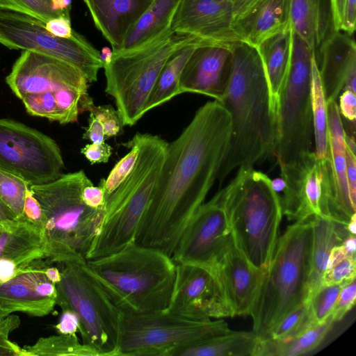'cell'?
<instances>
[{"mask_svg":"<svg viewBox=\"0 0 356 356\" xmlns=\"http://www.w3.org/2000/svg\"><path fill=\"white\" fill-rule=\"evenodd\" d=\"M231 117L217 100L195 113L168 143L162 172L134 242L171 257L187 224L204 203L227 156Z\"/></svg>","mask_w":356,"mask_h":356,"instance_id":"obj_1","label":"cell"},{"mask_svg":"<svg viewBox=\"0 0 356 356\" xmlns=\"http://www.w3.org/2000/svg\"><path fill=\"white\" fill-rule=\"evenodd\" d=\"M218 102L232 120L229 149L218 176L221 184L234 170L253 167L275 151L276 115L255 47L240 42L232 48L227 83Z\"/></svg>","mask_w":356,"mask_h":356,"instance_id":"obj_2","label":"cell"},{"mask_svg":"<svg viewBox=\"0 0 356 356\" xmlns=\"http://www.w3.org/2000/svg\"><path fill=\"white\" fill-rule=\"evenodd\" d=\"M90 182L84 171L79 170L30 186L42 207V250L51 264L86 262L105 215V207L93 209L83 201V188Z\"/></svg>","mask_w":356,"mask_h":356,"instance_id":"obj_3","label":"cell"},{"mask_svg":"<svg viewBox=\"0 0 356 356\" xmlns=\"http://www.w3.org/2000/svg\"><path fill=\"white\" fill-rule=\"evenodd\" d=\"M86 264L122 313L168 309L176 264L165 253L133 241L118 252L88 260Z\"/></svg>","mask_w":356,"mask_h":356,"instance_id":"obj_4","label":"cell"},{"mask_svg":"<svg viewBox=\"0 0 356 356\" xmlns=\"http://www.w3.org/2000/svg\"><path fill=\"white\" fill-rule=\"evenodd\" d=\"M236 245L256 268L267 269L283 216L271 179L253 167H241L218 192Z\"/></svg>","mask_w":356,"mask_h":356,"instance_id":"obj_5","label":"cell"},{"mask_svg":"<svg viewBox=\"0 0 356 356\" xmlns=\"http://www.w3.org/2000/svg\"><path fill=\"white\" fill-rule=\"evenodd\" d=\"M312 217L295 222L277 238L250 314L259 339L307 300Z\"/></svg>","mask_w":356,"mask_h":356,"instance_id":"obj_6","label":"cell"},{"mask_svg":"<svg viewBox=\"0 0 356 356\" xmlns=\"http://www.w3.org/2000/svg\"><path fill=\"white\" fill-rule=\"evenodd\" d=\"M140 152L129 177L105 199V215L86 261L118 252L136 232L162 172L168 144L159 136L137 133Z\"/></svg>","mask_w":356,"mask_h":356,"instance_id":"obj_7","label":"cell"},{"mask_svg":"<svg viewBox=\"0 0 356 356\" xmlns=\"http://www.w3.org/2000/svg\"><path fill=\"white\" fill-rule=\"evenodd\" d=\"M201 41L208 40L170 27L136 47L113 52L110 63L103 65L105 91L114 99L122 126H133L145 115L147 98L169 58L184 46Z\"/></svg>","mask_w":356,"mask_h":356,"instance_id":"obj_8","label":"cell"},{"mask_svg":"<svg viewBox=\"0 0 356 356\" xmlns=\"http://www.w3.org/2000/svg\"><path fill=\"white\" fill-rule=\"evenodd\" d=\"M86 263L62 264L56 305L77 314L83 344L99 356H115L122 312Z\"/></svg>","mask_w":356,"mask_h":356,"instance_id":"obj_9","label":"cell"},{"mask_svg":"<svg viewBox=\"0 0 356 356\" xmlns=\"http://www.w3.org/2000/svg\"><path fill=\"white\" fill-rule=\"evenodd\" d=\"M229 330L222 319L196 320L167 310L122 313L115 356H172L180 348Z\"/></svg>","mask_w":356,"mask_h":356,"instance_id":"obj_10","label":"cell"},{"mask_svg":"<svg viewBox=\"0 0 356 356\" xmlns=\"http://www.w3.org/2000/svg\"><path fill=\"white\" fill-rule=\"evenodd\" d=\"M314 54L293 32L290 62L276 108L273 154L279 166L312 151L311 67Z\"/></svg>","mask_w":356,"mask_h":356,"instance_id":"obj_11","label":"cell"},{"mask_svg":"<svg viewBox=\"0 0 356 356\" xmlns=\"http://www.w3.org/2000/svg\"><path fill=\"white\" fill-rule=\"evenodd\" d=\"M0 44L10 49L33 51L66 61L79 69L89 83L97 81L103 68L100 52L75 30L69 38H58L46 29L44 22L1 8Z\"/></svg>","mask_w":356,"mask_h":356,"instance_id":"obj_12","label":"cell"},{"mask_svg":"<svg viewBox=\"0 0 356 356\" xmlns=\"http://www.w3.org/2000/svg\"><path fill=\"white\" fill-rule=\"evenodd\" d=\"M63 168L60 149L51 137L19 122L0 119V170L32 186L56 180Z\"/></svg>","mask_w":356,"mask_h":356,"instance_id":"obj_13","label":"cell"},{"mask_svg":"<svg viewBox=\"0 0 356 356\" xmlns=\"http://www.w3.org/2000/svg\"><path fill=\"white\" fill-rule=\"evenodd\" d=\"M280 168L285 184L279 195L283 215L294 222L312 216L330 219L327 159L310 151Z\"/></svg>","mask_w":356,"mask_h":356,"instance_id":"obj_14","label":"cell"},{"mask_svg":"<svg viewBox=\"0 0 356 356\" xmlns=\"http://www.w3.org/2000/svg\"><path fill=\"white\" fill-rule=\"evenodd\" d=\"M231 237L227 214L217 193L193 216L177 243L172 259L175 264L197 266L213 273Z\"/></svg>","mask_w":356,"mask_h":356,"instance_id":"obj_15","label":"cell"},{"mask_svg":"<svg viewBox=\"0 0 356 356\" xmlns=\"http://www.w3.org/2000/svg\"><path fill=\"white\" fill-rule=\"evenodd\" d=\"M6 82L21 99L29 93L62 89L88 91V81L74 65L42 53L23 51L13 64Z\"/></svg>","mask_w":356,"mask_h":356,"instance_id":"obj_16","label":"cell"},{"mask_svg":"<svg viewBox=\"0 0 356 356\" xmlns=\"http://www.w3.org/2000/svg\"><path fill=\"white\" fill-rule=\"evenodd\" d=\"M175 264V278L167 311L196 320L230 317L213 273L197 266Z\"/></svg>","mask_w":356,"mask_h":356,"instance_id":"obj_17","label":"cell"},{"mask_svg":"<svg viewBox=\"0 0 356 356\" xmlns=\"http://www.w3.org/2000/svg\"><path fill=\"white\" fill-rule=\"evenodd\" d=\"M171 29L228 47L245 42V32L234 22L229 1L181 0Z\"/></svg>","mask_w":356,"mask_h":356,"instance_id":"obj_18","label":"cell"},{"mask_svg":"<svg viewBox=\"0 0 356 356\" xmlns=\"http://www.w3.org/2000/svg\"><path fill=\"white\" fill-rule=\"evenodd\" d=\"M49 264L45 259L35 261L0 283V307L7 315L22 312L42 317L51 313L58 293L56 284L44 273Z\"/></svg>","mask_w":356,"mask_h":356,"instance_id":"obj_19","label":"cell"},{"mask_svg":"<svg viewBox=\"0 0 356 356\" xmlns=\"http://www.w3.org/2000/svg\"><path fill=\"white\" fill-rule=\"evenodd\" d=\"M213 273L230 317L250 315L264 271L256 268L236 245L232 236L217 261Z\"/></svg>","mask_w":356,"mask_h":356,"instance_id":"obj_20","label":"cell"},{"mask_svg":"<svg viewBox=\"0 0 356 356\" xmlns=\"http://www.w3.org/2000/svg\"><path fill=\"white\" fill-rule=\"evenodd\" d=\"M327 103L329 218L345 226L355 212L346 176V134L337 101Z\"/></svg>","mask_w":356,"mask_h":356,"instance_id":"obj_21","label":"cell"},{"mask_svg":"<svg viewBox=\"0 0 356 356\" xmlns=\"http://www.w3.org/2000/svg\"><path fill=\"white\" fill-rule=\"evenodd\" d=\"M231 49L217 44L196 47L180 74L181 94L204 95L219 101L228 78Z\"/></svg>","mask_w":356,"mask_h":356,"instance_id":"obj_22","label":"cell"},{"mask_svg":"<svg viewBox=\"0 0 356 356\" xmlns=\"http://www.w3.org/2000/svg\"><path fill=\"white\" fill-rule=\"evenodd\" d=\"M352 35L334 31L316 57L327 102L337 101L341 92H356V44Z\"/></svg>","mask_w":356,"mask_h":356,"instance_id":"obj_23","label":"cell"},{"mask_svg":"<svg viewBox=\"0 0 356 356\" xmlns=\"http://www.w3.org/2000/svg\"><path fill=\"white\" fill-rule=\"evenodd\" d=\"M155 0H83L96 29L119 51L128 33Z\"/></svg>","mask_w":356,"mask_h":356,"instance_id":"obj_24","label":"cell"},{"mask_svg":"<svg viewBox=\"0 0 356 356\" xmlns=\"http://www.w3.org/2000/svg\"><path fill=\"white\" fill-rule=\"evenodd\" d=\"M0 258L15 262L19 270L44 259L41 228L24 215L0 222Z\"/></svg>","mask_w":356,"mask_h":356,"instance_id":"obj_25","label":"cell"},{"mask_svg":"<svg viewBox=\"0 0 356 356\" xmlns=\"http://www.w3.org/2000/svg\"><path fill=\"white\" fill-rule=\"evenodd\" d=\"M290 26L316 57L325 40L334 31L330 0H288Z\"/></svg>","mask_w":356,"mask_h":356,"instance_id":"obj_26","label":"cell"},{"mask_svg":"<svg viewBox=\"0 0 356 356\" xmlns=\"http://www.w3.org/2000/svg\"><path fill=\"white\" fill-rule=\"evenodd\" d=\"M293 31L290 28L268 39L256 48L261 57L268 85L270 102L276 108L290 62Z\"/></svg>","mask_w":356,"mask_h":356,"instance_id":"obj_27","label":"cell"},{"mask_svg":"<svg viewBox=\"0 0 356 356\" xmlns=\"http://www.w3.org/2000/svg\"><path fill=\"white\" fill-rule=\"evenodd\" d=\"M347 234L343 225L327 218L312 217V244L307 301L321 286L331 250L341 244Z\"/></svg>","mask_w":356,"mask_h":356,"instance_id":"obj_28","label":"cell"},{"mask_svg":"<svg viewBox=\"0 0 356 356\" xmlns=\"http://www.w3.org/2000/svg\"><path fill=\"white\" fill-rule=\"evenodd\" d=\"M245 43L258 48L290 28L288 0H268L242 25Z\"/></svg>","mask_w":356,"mask_h":356,"instance_id":"obj_29","label":"cell"},{"mask_svg":"<svg viewBox=\"0 0 356 356\" xmlns=\"http://www.w3.org/2000/svg\"><path fill=\"white\" fill-rule=\"evenodd\" d=\"M258 340L252 330H230L208 340L180 348L172 356H254Z\"/></svg>","mask_w":356,"mask_h":356,"instance_id":"obj_30","label":"cell"},{"mask_svg":"<svg viewBox=\"0 0 356 356\" xmlns=\"http://www.w3.org/2000/svg\"><path fill=\"white\" fill-rule=\"evenodd\" d=\"M334 323L330 316L323 323L312 324L284 341L259 339L254 356H299L307 354L320 346Z\"/></svg>","mask_w":356,"mask_h":356,"instance_id":"obj_31","label":"cell"},{"mask_svg":"<svg viewBox=\"0 0 356 356\" xmlns=\"http://www.w3.org/2000/svg\"><path fill=\"white\" fill-rule=\"evenodd\" d=\"M204 44L220 45L208 41L191 43L177 51L169 58L147 98L144 114L181 94L179 80L183 68L196 47Z\"/></svg>","mask_w":356,"mask_h":356,"instance_id":"obj_32","label":"cell"},{"mask_svg":"<svg viewBox=\"0 0 356 356\" xmlns=\"http://www.w3.org/2000/svg\"><path fill=\"white\" fill-rule=\"evenodd\" d=\"M180 2L181 0H155L134 25L119 51L136 47L171 27Z\"/></svg>","mask_w":356,"mask_h":356,"instance_id":"obj_33","label":"cell"},{"mask_svg":"<svg viewBox=\"0 0 356 356\" xmlns=\"http://www.w3.org/2000/svg\"><path fill=\"white\" fill-rule=\"evenodd\" d=\"M311 100L315 154L320 159H327L328 152L327 103L315 54L312 58Z\"/></svg>","mask_w":356,"mask_h":356,"instance_id":"obj_34","label":"cell"},{"mask_svg":"<svg viewBox=\"0 0 356 356\" xmlns=\"http://www.w3.org/2000/svg\"><path fill=\"white\" fill-rule=\"evenodd\" d=\"M22 348L24 356H99L93 348L81 343L76 335L40 337L33 345Z\"/></svg>","mask_w":356,"mask_h":356,"instance_id":"obj_35","label":"cell"},{"mask_svg":"<svg viewBox=\"0 0 356 356\" xmlns=\"http://www.w3.org/2000/svg\"><path fill=\"white\" fill-rule=\"evenodd\" d=\"M312 324L314 323L310 318L309 303L305 301L285 315L264 339L284 341L293 337Z\"/></svg>","mask_w":356,"mask_h":356,"instance_id":"obj_36","label":"cell"},{"mask_svg":"<svg viewBox=\"0 0 356 356\" xmlns=\"http://www.w3.org/2000/svg\"><path fill=\"white\" fill-rule=\"evenodd\" d=\"M29 188L21 177L0 170V199L16 217L23 216L25 195Z\"/></svg>","mask_w":356,"mask_h":356,"instance_id":"obj_37","label":"cell"},{"mask_svg":"<svg viewBox=\"0 0 356 356\" xmlns=\"http://www.w3.org/2000/svg\"><path fill=\"white\" fill-rule=\"evenodd\" d=\"M123 145L131 148V150L115 165L107 178L100 181L103 186L105 199L129 177L138 159L140 146L136 136Z\"/></svg>","mask_w":356,"mask_h":356,"instance_id":"obj_38","label":"cell"},{"mask_svg":"<svg viewBox=\"0 0 356 356\" xmlns=\"http://www.w3.org/2000/svg\"><path fill=\"white\" fill-rule=\"evenodd\" d=\"M348 282H349L339 284L321 285L312 296L307 302L313 323H323L330 316L339 292Z\"/></svg>","mask_w":356,"mask_h":356,"instance_id":"obj_39","label":"cell"},{"mask_svg":"<svg viewBox=\"0 0 356 356\" xmlns=\"http://www.w3.org/2000/svg\"><path fill=\"white\" fill-rule=\"evenodd\" d=\"M0 8L24 13L44 23L54 17L67 16L53 9L51 0H0Z\"/></svg>","mask_w":356,"mask_h":356,"instance_id":"obj_40","label":"cell"},{"mask_svg":"<svg viewBox=\"0 0 356 356\" xmlns=\"http://www.w3.org/2000/svg\"><path fill=\"white\" fill-rule=\"evenodd\" d=\"M31 115L58 120V106L54 92L29 93L20 99Z\"/></svg>","mask_w":356,"mask_h":356,"instance_id":"obj_41","label":"cell"},{"mask_svg":"<svg viewBox=\"0 0 356 356\" xmlns=\"http://www.w3.org/2000/svg\"><path fill=\"white\" fill-rule=\"evenodd\" d=\"M21 320L17 315L9 314L0 321V356H24L23 348L9 339L19 327Z\"/></svg>","mask_w":356,"mask_h":356,"instance_id":"obj_42","label":"cell"},{"mask_svg":"<svg viewBox=\"0 0 356 356\" xmlns=\"http://www.w3.org/2000/svg\"><path fill=\"white\" fill-rule=\"evenodd\" d=\"M356 257H346L339 264L325 271L321 285L339 284L356 278Z\"/></svg>","mask_w":356,"mask_h":356,"instance_id":"obj_43","label":"cell"},{"mask_svg":"<svg viewBox=\"0 0 356 356\" xmlns=\"http://www.w3.org/2000/svg\"><path fill=\"white\" fill-rule=\"evenodd\" d=\"M100 121L104 127L106 138L115 136L121 131L122 124L117 110L111 105L92 104L88 109Z\"/></svg>","mask_w":356,"mask_h":356,"instance_id":"obj_44","label":"cell"},{"mask_svg":"<svg viewBox=\"0 0 356 356\" xmlns=\"http://www.w3.org/2000/svg\"><path fill=\"white\" fill-rule=\"evenodd\" d=\"M356 299V279L346 284L341 289L331 313V318L335 323L341 321L352 309Z\"/></svg>","mask_w":356,"mask_h":356,"instance_id":"obj_45","label":"cell"},{"mask_svg":"<svg viewBox=\"0 0 356 356\" xmlns=\"http://www.w3.org/2000/svg\"><path fill=\"white\" fill-rule=\"evenodd\" d=\"M266 1L268 0H229L235 23L241 27Z\"/></svg>","mask_w":356,"mask_h":356,"instance_id":"obj_46","label":"cell"},{"mask_svg":"<svg viewBox=\"0 0 356 356\" xmlns=\"http://www.w3.org/2000/svg\"><path fill=\"white\" fill-rule=\"evenodd\" d=\"M81 153L93 165L107 163L112 154L111 147L105 142L100 144H87L81 149Z\"/></svg>","mask_w":356,"mask_h":356,"instance_id":"obj_47","label":"cell"},{"mask_svg":"<svg viewBox=\"0 0 356 356\" xmlns=\"http://www.w3.org/2000/svg\"><path fill=\"white\" fill-rule=\"evenodd\" d=\"M339 97L338 108L341 116L346 119L350 124L355 127L356 120L355 92L344 90Z\"/></svg>","mask_w":356,"mask_h":356,"instance_id":"obj_48","label":"cell"},{"mask_svg":"<svg viewBox=\"0 0 356 356\" xmlns=\"http://www.w3.org/2000/svg\"><path fill=\"white\" fill-rule=\"evenodd\" d=\"M23 215L29 220L38 225L40 228L42 227L43 219L42 207L30 188L26 192Z\"/></svg>","mask_w":356,"mask_h":356,"instance_id":"obj_49","label":"cell"},{"mask_svg":"<svg viewBox=\"0 0 356 356\" xmlns=\"http://www.w3.org/2000/svg\"><path fill=\"white\" fill-rule=\"evenodd\" d=\"M62 313L55 328L58 334L76 335L79 330V319L77 314L72 309L63 308Z\"/></svg>","mask_w":356,"mask_h":356,"instance_id":"obj_50","label":"cell"},{"mask_svg":"<svg viewBox=\"0 0 356 356\" xmlns=\"http://www.w3.org/2000/svg\"><path fill=\"white\" fill-rule=\"evenodd\" d=\"M81 196L84 203L89 207L99 209L105 207V195L103 186L101 183L98 186L92 182L86 184L83 188Z\"/></svg>","mask_w":356,"mask_h":356,"instance_id":"obj_51","label":"cell"},{"mask_svg":"<svg viewBox=\"0 0 356 356\" xmlns=\"http://www.w3.org/2000/svg\"><path fill=\"white\" fill-rule=\"evenodd\" d=\"M46 29L52 35L60 38H69L73 33L70 17L59 16L45 23Z\"/></svg>","mask_w":356,"mask_h":356,"instance_id":"obj_52","label":"cell"},{"mask_svg":"<svg viewBox=\"0 0 356 356\" xmlns=\"http://www.w3.org/2000/svg\"><path fill=\"white\" fill-rule=\"evenodd\" d=\"M346 176L350 196L356 206V156L346 145Z\"/></svg>","mask_w":356,"mask_h":356,"instance_id":"obj_53","label":"cell"},{"mask_svg":"<svg viewBox=\"0 0 356 356\" xmlns=\"http://www.w3.org/2000/svg\"><path fill=\"white\" fill-rule=\"evenodd\" d=\"M356 24V0H344L343 18L339 31L353 35Z\"/></svg>","mask_w":356,"mask_h":356,"instance_id":"obj_54","label":"cell"},{"mask_svg":"<svg viewBox=\"0 0 356 356\" xmlns=\"http://www.w3.org/2000/svg\"><path fill=\"white\" fill-rule=\"evenodd\" d=\"M88 124V127L83 134V138L90 140L92 143L100 144L104 143L106 136L103 125L91 112H90Z\"/></svg>","mask_w":356,"mask_h":356,"instance_id":"obj_55","label":"cell"},{"mask_svg":"<svg viewBox=\"0 0 356 356\" xmlns=\"http://www.w3.org/2000/svg\"><path fill=\"white\" fill-rule=\"evenodd\" d=\"M333 27L334 31H339L343 18L344 0H330Z\"/></svg>","mask_w":356,"mask_h":356,"instance_id":"obj_56","label":"cell"},{"mask_svg":"<svg viewBox=\"0 0 356 356\" xmlns=\"http://www.w3.org/2000/svg\"><path fill=\"white\" fill-rule=\"evenodd\" d=\"M346 257H348L347 252L341 243L334 246L330 251L326 270L334 266Z\"/></svg>","mask_w":356,"mask_h":356,"instance_id":"obj_57","label":"cell"},{"mask_svg":"<svg viewBox=\"0 0 356 356\" xmlns=\"http://www.w3.org/2000/svg\"><path fill=\"white\" fill-rule=\"evenodd\" d=\"M341 244L343 245L346 249L348 257H356V238L355 235L353 234H347Z\"/></svg>","mask_w":356,"mask_h":356,"instance_id":"obj_58","label":"cell"},{"mask_svg":"<svg viewBox=\"0 0 356 356\" xmlns=\"http://www.w3.org/2000/svg\"><path fill=\"white\" fill-rule=\"evenodd\" d=\"M49 264L44 268L47 277L54 284H56L61 280V271L56 267L51 266Z\"/></svg>","mask_w":356,"mask_h":356,"instance_id":"obj_59","label":"cell"},{"mask_svg":"<svg viewBox=\"0 0 356 356\" xmlns=\"http://www.w3.org/2000/svg\"><path fill=\"white\" fill-rule=\"evenodd\" d=\"M16 218L14 213L0 199V222Z\"/></svg>","mask_w":356,"mask_h":356,"instance_id":"obj_60","label":"cell"},{"mask_svg":"<svg viewBox=\"0 0 356 356\" xmlns=\"http://www.w3.org/2000/svg\"><path fill=\"white\" fill-rule=\"evenodd\" d=\"M112 56L113 51L110 48L108 47H104L102 48L100 53V58L103 62V65L110 63L112 59Z\"/></svg>","mask_w":356,"mask_h":356,"instance_id":"obj_61","label":"cell"},{"mask_svg":"<svg viewBox=\"0 0 356 356\" xmlns=\"http://www.w3.org/2000/svg\"><path fill=\"white\" fill-rule=\"evenodd\" d=\"M271 184L273 188L278 195L283 192L285 184L284 179L281 177L271 180Z\"/></svg>","mask_w":356,"mask_h":356,"instance_id":"obj_62","label":"cell"},{"mask_svg":"<svg viewBox=\"0 0 356 356\" xmlns=\"http://www.w3.org/2000/svg\"><path fill=\"white\" fill-rule=\"evenodd\" d=\"M348 234L355 235L356 234V213L353 214L348 223L343 226Z\"/></svg>","mask_w":356,"mask_h":356,"instance_id":"obj_63","label":"cell"},{"mask_svg":"<svg viewBox=\"0 0 356 356\" xmlns=\"http://www.w3.org/2000/svg\"><path fill=\"white\" fill-rule=\"evenodd\" d=\"M6 316L8 315L6 314L5 311L0 307V321L5 318Z\"/></svg>","mask_w":356,"mask_h":356,"instance_id":"obj_64","label":"cell"}]
</instances>
